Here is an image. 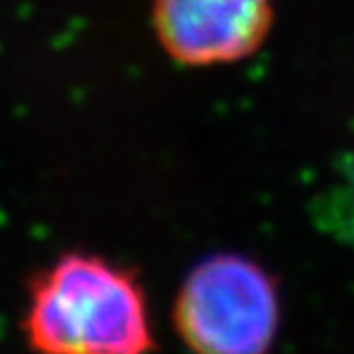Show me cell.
I'll use <instances>...</instances> for the list:
<instances>
[{"mask_svg": "<svg viewBox=\"0 0 354 354\" xmlns=\"http://www.w3.org/2000/svg\"><path fill=\"white\" fill-rule=\"evenodd\" d=\"M270 0H153V30L178 64H231L266 41Z\"/></svg>", "mask_w": 354, "mask_h": 354, "instance_id": "3957f363", "label": "cell"}, {"mask_svg": "<svg viewBox=\"0 0 354 354\" xmlns=\"http://www.w3.org/2000/svg\"><path fill=\"white\" fill-rule=\"evenodd\" d=\"M192 354H268L279 327L277 286L243 254H213L183 279L171 311Z\"/></svg>", "mask_w": 354, "mask_h": 354, "instance_id": "7a4b0ae2", "label": "cell"}, {"mask_svg": "<svg viewBox=\"0 0 354 354\" xmlns=\"http://www.w3.org/2000/svg\"><path fill=\"white\" fill-rule=\"evenodd\" d=\"M24 334L35 354H151L156 345L138 277L82 252L35 274Z\"/></svg>", "mask_w": 354, "mask_h": 354, "instance_id": "6da1fadb", "label": "cell"}]
</instances>
